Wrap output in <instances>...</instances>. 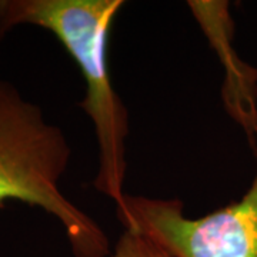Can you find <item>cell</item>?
Wrapping results in <instances>:
<instances>
[{
	"instance_id": "5",
	"label": "cell",
	"mask_w": 257,
	"mask_h": 257,
	"mask_svg": "<svg viewBox=\"0 0 257 257\" xmlns=\"http://www.w3.org/2000/svg\"><path fill=\"white\" fill-rule=\"evenodd\" d=\"M110 257H172L152 240L124 230Z\"/></svg>"
},
{
	"instance_id": "1",
	"label": "cell",
	"mask_w": 257,
	"mask_h": 257,
	"mask_svg": "<svg viewBox=\"0 0 257 257\" xmlns=\"http://www.w3.org/2000/svg\"><path fill=\"white\" fill-rule=\"evenodd\" d=\"M123 0H0V37L20 25L49 30L72 56L86 82L80 103L99 145L93 186L116 206L124 200L128 113L110 79L107 43Z\"/></svg>"
},
{
	"instance_id": "4",
	"label": "cell",
	"mask_w": 257,
	"mask_h": 257,
	"mask_svg": "<svg viewBox=\"0 0 257 257\" xmlns=\"http://www.w3.org/2000/svg\"><path fill=\"white\" fill-rule=\"evenodd\" d=\"M202 32L224 69L221 100L229 116L244 130L254 149L257 132V67L241 60L234 40V20L226 0H189Z\"/></svg>"
},
{
	"instance_id": "3",
	"label": "cell",
	"mask_w": 257,
	"mask_h": 257,
	"mask_svg": "<svg viewBox=\"0 0 257 257\" xmlns=\"http://www.w3.org/2000/svg\"><path fill=\"white\" fill-rule=\"evenodd\" d=\"M254 153L257 157V132ZM124 230L152 240L172 257H257V170L244 196L192 219L179 199L126 194L116 206Z\"/></svg>"
},
{
	"instance_id": "2",
	"label": "cell",
	"mask_w": 257,
	"mask_h": 257,
	"mask_svg": "<svg viewBox=\"0 0 257 257\" xmlns=\"http://www.w3.org/2000/svg\"><path fill=\"white\" fill-rule=\"evenodd\" d=\"M72 149L40 107L0 80V209L9 200L40 207L63 226L76 257H107L104 230L62 193Z\"/></svg>"
}]
</instances>
